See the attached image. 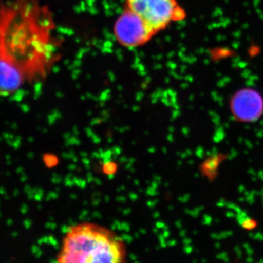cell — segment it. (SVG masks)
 <instances>
[{"label": "cell", "mask_w": 263, "mask_h": 263, "mask_svg": "<svg viewBox=\"0 0 263 263\" xmlns=\"http://www.w3.org/2000/svg\"><path fill=\"white\" fill-rule=\"evenodd\" d=\"M51 10L38 0L0 3V60L18 69L28 83L44 80L59 59Z\"/></svg>", "instance_id": "cell-1"}, {"label": "cell", "mask_w": 263, "mask_h": 263, "mask_svg": "<svg viewBox=\"0 0 263 263\" xmlns=\"http://www.w3.org/2000/svg\"><path fill=\"white\" fill-rule=\"evenodd\" d=\"M125 258L122 240L110 230L84 223L71 227L58 255L60 263H119Z\"/></svg>", "instance_id": "cell-2"}, {"label": "cell", "mask_w": 263, "mask_h": 263, "mask_svg": "<svg viewBox=\"0 0 263 263\" xmlns=\"http://www.w3.org/2000/svg\"><path fill=\"white\" fill-rule=\"evenodd\" d=\"M125 8L139 15L157 33L186 17L177 0H126Z\"/></svg>", "instance_id": "cell-3"}, {"label": "cell", "mask_w": 263, "mask_h": 263, "mask_svg": "<svg viewBox=\"0 0 263 263\" xmlns=\"http://www.w3.org/2000/svg\"><path fill=\"white\" fill-rule=\"evenodd\" d=\"M113 30L117 42L128 48L144 46L157 34L139 15L127 8L116 20Z\"/></svg>", "instance_id": "cell-4"}, {"label": "cell", "mask_w": 263, "mask_h": 263, "mask_svg": "<svg viewBox=\"0 0 263 263\" xmlns=\"http://www.w3.org/2000/svg\"><path fill=\"white\" fill-rule=\"evenodd\" d=\"M230 105L235 117L252 120L262 113L263 100L256 90L245 88L233 95Z\"/></svg>", "instance_id": "cell-5"}, {"label": "cell", "mask_w": 263, "mask_h": 263, "mask_svg": "<svg viewBox=\"0 0 263 263\" xmlns=\"http://www.w3.org/2000/svg\"><path fill=\"white\" fill-rule=\"evenodd\" d=\"M26 82L23 74L18 69L0 60V97L14 94Z\"/></svg>", "instance_id": "cell-6"}, {"label": "cell", "mask_w": 263, "mask_h": 263, "mask_svg": "<svg viewBox=\"0 0 263 263\" xmlns=\"http://www.w3.org/2000/svg\"><path fill=\"white\" fill-rule=\"evenodd\" d=\"M117 171V164L113 163V162H107L104 164L103 171L105 174L113 175Z\"/></svg>", "instance_id": "cell-7"}]
</instances>
